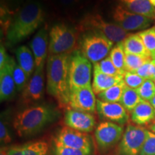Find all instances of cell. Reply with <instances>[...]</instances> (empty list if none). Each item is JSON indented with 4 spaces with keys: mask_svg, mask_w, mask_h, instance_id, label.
Segmentation results:
<instances>
[{
    "mask_svg": "<svg viewBox=\"0 0 155 155\" xmlns=\"http://www.w3.org/2000/svg\"><path fill=\"white\" fill-rule=\"evenodd\" d=\"M44 17V10L40 2L32 0L25 4L12 19L6 35L7 43L12 45L23 41L40 28Z\"/></svg>",
    "mask_w": 155,
    "mask_h": 155,
    "instance_id": "1",
    "label": "cell"
},
{
    "mask_svg": "<svg viewBox=\"0 0 155 155\" xmlns=\"http://www.w3.org/2000/svg\"><path fill=\"white\" fill-rule=\"evenodd\" d=\"M71 54L49 55L47 60V91L61 107L68 106Z\"/></svg>",
    "mask_w": 155,
    "mask_h": 155,
    "instance_id": "2",
    "label": "cell"
},
{
    "mask_svg": "<svg viewBox=\"0 0 155 155\" xmlns=\"http://www.w3.org/2000/svg\"><path fill=\"white\" fill-rule=\"evenodd\" d=\"M56 112L50 106H31L15 117L13 127L19 137H28L40 131L55 119Z\"/></svg>",
    "mask_w": 155,
    "mask_h": 155,
    "instance_id": "3",
    "label": "cell"
},
{
    "mask_svg": "<svg viewBox=\"0 0 155 155\" xmlns=\"http://www.w3.org/2000/svg\"><path fill=\"white\" fill-rule=\"evenodd\" d=\"M81 32H94L104 35L113 42H123L129 35L128 32L122 29L116 23L108 22L101 15L97 13H89L81 19L78 27Z\"/></svg>",
    "mask_w": 155,
    "mask_h": 155,
    "instance_id": "4",
    "label": "cell"
},
{
    "mask_svg": "<svg viewBox=\"0 0 155 155\" xmlns=\"http://www.w3.org/2000/svg\"><path fill=\"white\" fill-rule=\"evenodd\" d=\"M78 30L66 25H54L49 32V55L68 53L77 50Z\"/></svg>",
    "mask_w": 155,
    "mask_h": 155,
    "instance_id": "5",
    "label": "cell"
},
{
    "mask_svg": "<svg viewBox=\"0 0 155 155\" xmlns=\"http://www.w3.org/2000/svg\"><path fill=\"white\" fill-rule=\"evenodd\" d=\"M113 45L114 42L106 36L94 32H84L80 42L81 53L94 63L106 58Z\"/></svg>",
    "mask_w": 155,
    "mask_h": 155,
    "instance_id": "6",
    "label": "cell"
},
{
    "mask_svg": "<svg viewBox=\"0 0 155 155\" xmlns=\"http://www.w3.org/2000/svg\"><path fill=\"white\" fill-rule=\"evenodd\" d=\"M92 65L81 50L71 54L69 64L70 91L78 88L91 86Z\"/></svg>",
    "mask_w": 155,
    "mask_h": 155,
    "instance_id": "7",
    "label": "cell"
},
{
    "mask_svg": "<svg viewBox=\"0 0 155 155\" xmlns=\"http://www.w3.org/2000/svg\"><path fill=\"white\" fill-rule=\"evenodd\" d=\"M148 130L138 125L129 124L118 147L117 155H139Z\"/></svg>",
    "mask_w": 155,
    "mask_h": 155,
    "instance_id": "8",
    "label": "cell"
},
{
    "mask_svg": "<svg viewBox=\"0 0 155 155\" xmlns=\"http://www.w3.org/2000/svg\"><path fill=\"white\" fill-rule=\"evenodd\" d=\"M112 18L116 25L127 32L144 30L153 22V19L131 12L121 5H116L113 9Z\"/></svg>",
    "mask_w": 155,
    "mask_h": 155,
    "instance_id": "9",
    "label": "cell"
},
{
    "mask_svg": "<svg viewBox=\"0 0 155 155\" xmlns=\"http://www.w3.org/2000/svg\"><path fill=\"white\" fill-rule=\"evenodd\" d=\"M55 146H60L76 150L91 152V143L86 133L65 127L60 130L54 140Z\"/></svg>",
    "mask_w": 155,
    "mask_h": 155,
    "instance_id": "10",
    "label": "cell"
},
{
    "mask_svg": "<svg viewBox=\"0 0 155 155\" xmlns=\"http://www.w3.org/2000/svg\"><path fill=\"white\" fill-rule=\"evenodd\" d=\"M124 127L111 121H104L98 126L95 131V137L98 147L107 150L121 139Z\"/></svg>",
    "mask_w": 155,
    "mask_h": 155,
    "instance_id": "11",
    "label": "cell"
},
{
    "mask_svg": "<svg viewBox=\"0 0 155 155\" xmlns=\"http://www.w3.org/2000/svg\"><path fill=\"white\" fill-rule=\"evenodd\" d=\"M96 101L92 86L83 87L71 91L68 107L71 109L91 114L96 109Z\"/></svg>",
    "mask_w": 155,
    "mask_h": 155,
    "instance_id": "12",
    "label": "cell"
},
{
    "mask_svg": "<svg viewBox=\"0 0 155 155\" xmlns=\"http://www.w3.org/2000/svg\"><path fill=\"white\" fill-rule=\"evenodd\" d=\"M64 122L66 127L83 133L92 131L96 125L95 118L91 114L73 109L65 112Z\"/></svg>",
    "mask_w": 155,
    "mask_h": 155,
    "instance_id": "13",
    "label": "cell"
},
{
    "mask_svg": "<svg viewBox=\"0 0 155 155\" xmlns=\"http://www.w3.org/2000/svg\"><path fill=\"white\" fill-rule=\"evenodd\" d=\"M96 110L101 117L115 122L119 125L125 124L129 121L128 111L120 103H108L97 100Z\"/></svg>",
    "mask_w": 155,
    "mask_h": 155,
    "instance_id": "14",
    "label": "cell"
},
{
    "mask_svg": "<svg viewBox=\"0 0 155 155\" xmlns=\"http://www.w3.org/2000/svg\"><path fill=\"white\" fill-rule=\"evenodd\" d=\"M16 63L9 57L7 63L0 68V100L1 101L10 99L17 91L13 77V71Z\"/></svg>",
    "mask_w": 155,
    "mask_h": 155,
    "instance_id": "15",
    "label": "cell"
},
{
    "mask_svg": "<svg viewBox=\"0 0 155 155\" xmlns=\"http://www.w3.org/2000/svg\"><path fill=\"white\" fill-rule=\"evenodd\" d=\"M43 68H36L24 90L22 91V98L26 104L41 99L44 89Z\"/></svg>",
    "mask_w": 155,
    "mask_h": 155,
    "instance_id": "16",
    "label": "cell"
},
{
    "mask_svg": "<svg viewBox=\"0 0 155 155\" xmlns=\"http://www.w3.org/2000/svg\"><path fill=\"white\" fill-rule=\"evenodd\" d=\"M49 35L45 28H42L33 37L30 47L35 60L36 68H43L49 51ZM35 68V69H36Z\"/></svg>",
    "mask_w": 155,
    "mask_h": 155,
    "instance_id": "17",
    "label": "cell"
},
{
    "mask_svg": "<svg viewBox=\"0 0 155 155\" xmlns=\"http://www.w3.org/2000/svg\"><path fill=\"white\" fill-rule=\"evenodd\" d=\"M131 119L138 126H145L155 119V110L148 101L143 100L131 112Z\"/></svg>",
    "mask_w": 155,
    "mask_h": 155,
    "instance_id": "18",
    "label": "cell"
},
{
    "mask_svg": "<svg viewBox=\"0 0 155 155\" xmlns=\"http://www.w3.org/2000/svg\"><path fill=\"white\" fill-rule=\"evenodd\" d=\"M124 81V75L111 76L104 74L96 68H94L92 88L94 94L98 95L108 88L115 86Z\"/></svg>",
    "mask_w": 155,
    "mask_h": 155,
    "instance_id": "19",
    "label": "cell"
},
{
    "mask_svg": "<svg viewBox=\"0 0 155 155\" xmlns=\"http://www.w3.org/2000/svg\"><path fill=\"white\" fill-rule=\"evenodd\" d=\"M122 6L131 12L155 20V8L150 0H119Z\"/></svg>",
    "mask_w": 155,
    "mask_h": 155,
    "instance_id": "20",
    "label": "cell"
},
{
    "mask_svg": "<svg viewBox=\"0 0 155 155\" xmlns=\"http://www.w3.org/2000/svg\"><path fill=\"white\" fill-rule=\"evenodd\" d=\"M17 60V64L25 71V73L31 78L34 73L35 68H36L35 60L31 50L26 46L19 47L15 51Z\"/></svg>",
    "mask_w": 155,
    "mask_h": 155,
    "instance_id": "21",
    "label": "cell"
},
{
    "mask_svg": "<svg viewBox=\"0 0 155 155\" xmlns=\"http://www.w3.org/2000/svg\"><path fill=\"white\" fill-rule=\"evenodd\" d=\"M123 45L126 54H134L150 57L145 48L143 40L138 33L129 34L123 41Z\"/></svg>",
    "mask_w": 155,
    "mask_h": 155,
    "instance_id": "22",
    "label": "cell"
},
{
    "mask_svg": "<svg viewBox=\"0 0 155 155\" xmlns=\"http://www.w3.org/2000/svg\"><path fill=\"white\" fill-rule=\"evenodd\" d=\"M127 86L124 81L108 88L98 95V100L108 103H118L121 100L124 91Z\"/></svg>",
    "mask_w": 155,
    "mask_h": 155,
    "instance_id": "23",
    "label": "cell"
},
{
    "mask_svg": "<svg viewBox=\"0 0 155 155\" xmlns=\"http://www.w3.org/2000/svg\"><path fill=\"white\" fill-rule=\"evenodd\" d=\"M142 101L136 89L126 86L119 103L128 112H131Z\"/></svg>",
    "mask_w": 155,
    "mask_h": 155,
    "instance_id": "24",
    "label": "cell"
},
{
    "mask_svg": "<svg viewBox=\"0 0 155 155\" xmlns=\"http://www.w3.org/2000/svg\"><path fill=\"white\" fill-rule=\"evenodd\" d=\"M21 147V155H48V145L45 141H32Z\"/></svg>",
    "mask_w": 155,
    "mask_h": 155,
    "instance_id": "25",
    "label": "cell"
},
{
    "mask_svg": "<svg viewBox=\"0 0 155 155\" xmlns=\"http://www.w3.org/2000/svg\"><path fill=\"white\" fill-rule=\"evenodd\" d=\"M152 60L151 57L125 53V71L135 73L139 68Z\"/></svg>",
    "mask_w": 155,
    "mask_h": 155,
    "instance_id": "26",
    "label": "cell"
},
{
    "mask_svg": "<svg viewBox=\"0 0 155 155\" xmlns=\"http://www.w3.org/2000/svg\"><path fill=\"white\" fill-rule=\"evenodd\" d=\"M109 57L116 68L122 73H125V51L123 42L116 43L109 53Z\"/></svg>",
    "mask_w": 155,
    "mask_h": 155,
    "instance_id": "27",
    "label": "cell"
},
{
    "mask_svg": "<svg viewBox=\"0 0 155 155\" xmlns=\"http://www.w3.org/2000/svg\"><path fill=\"white\" fill-rule=\"evenodd\" d=\"M152 59H155V26L138 32Z\"/></svg>",
    "mask_w": 155,
    "mask_h": 155,
    "instance_id": "28",
    "label": "cell"
},
{
    "mask_svg": "<svg viewBox=\"0 0 155 155\" xmlns=\"http://www.w3.org/2000/svg\"><path fill=\"white\" fill-rule=\"evenodd\" d=\"M94 68L98 70V71L104 73V74L111 75V76L124 75L119 69L116 68L109 56L104 58V60L98 62V63H94Z\"/></svg>",
    "mask_w": 155,
    "mask_h": 155,
    "instance_id": "29",
    "label": "cell"
},
{
    "mask_svg": "<svg viewBox=\"0 0 155 155\" xmlns=\"http://www.w3.org/2000/svg\"><path fill=\"white\" fill-rule=\"evenodd\" d=\"M13 77L16 86L17 91L20 92L24 90L28 84L30 78L25 73V71L21 68L18 64L16 63L13 71Z\"/></svg>",
    "mask_w": 155,
    "mask_h": 155,
    "instance_id": "30",
    "label": "cell"
},
{
    "mask_svg": "<svg viewBox=\"0 0 155 155\" xmlns=\"http://www.w3.org/2000/svg\"><path fill=\"white\" fill-rule=\"evenodd\" d=\"M136 90L143 100L150 101L155 96L154 82L151 79H146L142 85Z\"/></svg>",
    "mask_w": 155,
    "mask_h": 155,
    "instance_id": "31",
    "label": "cell"
},
{
    "mask_svg": "<svg viewBox=\"0 0 155 155\" xmlns=\"http://www.w3.org/2000/svg\"><path fill=\"white\" fill-rule=\"evenodd\" d=\"M145 80L146 79L139 76L136 73L126 71L124 75V81L125 84L127 85V86L134 89H137L139 87H140Z\"/></svg>",
    "mask_w": 155,
    "mask_h": 155,
    "instance_id": "32",
    "label": "cell"
},
{
    "mask_svg": "<svg viewBox=\"0 0 155 155\" xmlns=\"http://www.w3.org/2000/svg\"><path fill=\"white\" fill-rule=\"evenodd\" d=\"M139 155H155V134L148 131Z\"/></svg>",
    "mask_w": 155,
    "mask_h": 155,
    "instance_id": "33",
    "label": "cell"
},
{
    "mask_svg": "<svg viewBox=\"0 0 155 155\" xmlns=\"http://www.w3.org/2000/svg\"><path fill=\"white\" fill-rule=\"evenodd\" d=\"M55 155H90L91 152L76 149L68 148L60 146H55L54 148Z\"/></svg>",
    "mask_w": 155,
    "mask_h": 155,
    "instance_id": "34",
    "label": "cell"
},
{
    "mask_svg": "<svg viewBox=\"0 0 155 155\" xmlns=\"http://www.w3.org/2000/svg\"><path fill=\"white\" fill-rule=\"evenodd\" d=\"M154 72V65L152 61L149 62V63L144 64V65H143L135 73L137 74H138L139 76L144 78V79H151V80H153Z\"/></svg>",
    "mask_w": 155,
    "mask_h": 155,
    "instance_id": "35",
    "label": "cell"
},
{
    "mask_svg": "<svg viewBox=\"0 0 155 155\" xmlns=\"http://www.w3.org/2000/svg\"><path fill=\"white\" fill-rule=\"evenodd\" d=\"M0 140L3 144H8L12 140L5 124L2 121L0 122Z\"/></svg>",
    "mask_w": 155,
    "mask_h": 155,
    "instance_id": "36",
    "label": "cell"
},
{
    "mask_svg": "<svg viewBox=\"0 0 155 155\" xmlns=\"http://www.w3.org/2000/svg\"><path fill=\"white\" fill-rule=\"evenodd\" d=\"M9 57V56H8L7 52H6L5 48L2 44L1 47H0V68H2L5 65V64L7 63Z\"/></svg>",
    "mask_w": 155,
    "mask_h": 155,
    "instance_id": "37",
    "label": "cell"
},
{
    "mask_svg": "<svg viewBox=\"0 0 155 155\" xmlns=\"http://www.w3.org/2000/svg\"><path fill=\"white\" fill-rule=\"evenodd\" d=\"M81 0H59V2L62 6L64 7H73L79 3Z\"/></svg>",
    "mask_w": 155,
    "mask_h": 155,
    "instance_id": "38",
    "label": "cell"
},
{
    "mask_svg": "<svg viewBox=\"0 0 155 155\" xmlns=\"http://www.w3.org/2000/svg\"><path fill=\"white\" fill-rule=\"evenodd\" d=\"M0 155H7V149L5 147H2L0 150Z\"/></svg>",
    "mask_w": 155,
    "mask_h": 155,
    "instance_id": "39",
    "label": "cell"
},
{
    "mask_svg": "<svg viewBox=\"0 0 155 155\" xmlns=\"http://www.w3.org/2000/svg\"><path fill=\"white\" fill-rule=\"evenodd\" d=\"M150 129L151 130L150 131H152V132L155 134V121L154 122V123L152 124V125L150 126Z\"/></svg>",
    "mask_w": 155,
    "mask_h": 155,
    "instance_id": "40",
    "label": "cell"
},
{
    "mask_svg": "<svg viewBox=\"0 0 155 155\" xmlns=\"http://www.w3.org/2000/svg\"><path fill=\"white\" fill-rule=\"evenodd\" d=\"M150 104H152V106H153V108H154V110H155V96L153 97L152 99L150 101Z\"/></svg>",
    "mask_w": 155,
    "mask_h": 155,
    "instance_id": "41",
    "label": "cell"
},
{
    "mask_svg": "<svg viewBox=\"0 0 155 155\" xmlns=\"http://www.w3.org/2000/svg\"><path fill=\"white\" fill-rule=\"evenodd\" d=\"M9 1H11V0H1V5H7Z\"/></svg>",
    "mask_w": 155,
    "mask_h": 155,
    "instance_id": "42",
    "label": "cell"
},
{
    "mask_svg": "<svg viewBox=\"0 0 155 155\" xmlns=\"http://www.w3.org/2000/svg\"><path fill=\"white\" fill-rule=\"evenodd\" d=\"M150 2H151V4L153 5V7L155 8V0H150Z\"/></svg>",
    "mask_w": 155,
    "mask_h": 155,
    "instance_id": "43",
    "label": "cell"
},
{
    "mask_svg": "<svg viewBox=\"0 0 155 155\" xmlns=\"http://www.w3.org/2000/svg\"><path fill=\"white\" fill-rule=\"evenodd\" d=\"M152 63L154 64V68H155V59L152 60ZM153 80H155V72H154V78H153Z\"/></svg>",
    "mask_w": 155,
    "mask_h": 155,
    "instance_id": "44",
    "label": "cell"
},
{
    "mask_svg": "<svg viewBox=\"0 0 155 155\" xmlns=\"http://www.w3.org/2000/svg\"><path fill=\"white\" fill-rule=\"evenodd\" d=\"M154 84H155V80H154Z\"/></svg>",
    "mask_w": 155,
    "mask_h": 155,
    "instance_id": "45",
    "label": "cell"
}]
</instances>
